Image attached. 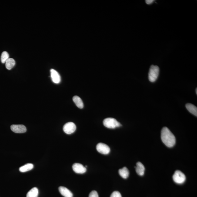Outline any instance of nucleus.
<instances>
[{
    "label": "nucleus",
    "mask_w": 197,
    "mask_h": 197,
    "mask_svg": "<svg viewBox=\"0 0 197 197\" xmlns=\"http://www.w3.org/2000/svg\"><path fill=\"white\" fill-rule=\"evenodd\" d=\"M89 197H98V192L95 190H93L89 194Z\"/></svg>",
    "instance_id": "obj_20"
},
{
    "label": "nucleus",
    "mask_w": 197,
    "mask_h": 197,
    "mask_svg": "<svg viewBox=\"0 0 197 197\" xmlns=\"http://www.w3.org/2000/svg\"><path fill=\"white\" fill-rule=\"evenodd\" d=\"M136 172L139 175L142 176L144 174L145 168L141 162H138L135 167Z\"/></svg>",
    "instance_id": "obj_11"
},
{
    "label": "nucleus",
    "mask_w": 197,
    "mask_h": 197,
    "mask_svg": "<svg viewBox=\"0 0 197 197\" xmlns=\"http://www.w3.org/2000/svg\"><path fill=\"white\" fill-rule=\"evenodd\" d=\"M97 149L98 152L103 155H107L110 151V147L106 144L102 143H98L97 145Z\"/></svg>",
    "instance_id": "obj_6"
},
{
    "label": "nucleus",
    "mask_w": 197,
    "mask_h": 197,
    "mask_svg": "<svg viewBox=\"0 0 197 197\" xmlns=\"http://www.w3.org/2000/svg\"><path fill=\"white\" fill-rule=\"evenodd\" d=\"M74 102L78 108H83L84 107L83 103L81 98L77 96H75L73 98Z\"/></svg>",
    "instance_id": "obj_13"
},
{
    "label": "nucleus",
    "mask_w": 197,
    "mask_h": 197,
    "mask_svg": "<svg viewBox=\"0 0 197 197\" xmlns=\"http://www.w3.org/2000/svg\"><path fill=\"white\" fill-rule=\"evenodd\" d=\"M110 197H122V196L120 192L116 191L112 193Z\"/></svg>",
    "instance_id": "obj_19"
},
{
    "label": "nucleus",
    "mask_w": 197,
    "mask_h": 197,
    "mask_svg": "<svg viewBox=\"0 0 197 197\" xmlns=\"http://www.w3.org/2000/svg\"><path fill=\"white\" fill-rule=\"evenodd\" d=\"M119 173L123 178L126 179L129 177V172L126 167H124L119 170Z\"/></svg>",
    "instance_id": "obj_14"
},
{
    "label": "nucleus",
    "mask_w": 197,
    "mask_h": 197,
    "mask_svg": "<svg viewBox=\"0 0 197 197\" xmlns=\"http://www.w3.org/2000/svg\"><path fill=\"white\" fill-rule=\"evenodd\" d=\"M34 165L31 163H28L19 168V170L21 172H25L30 171L33 169Z\"/></svg>",
    "instance_id": "obj_15"
},
{
    "label": "nucleus",
    "mask_w": 197,
    "mask_h": 197,
    "mask_svg": "<svg viewBox=\"0 0 197 197\" xmlns=\"http://www.w3.org/2000/svg\"><path fill=\"white\" fill-rule=\"evenodd\" d=\"M50 72L53 82L56 84L59 83L61 81V77L59 73L54 69L50 70Z\"/></svg>",
    "instance_id": "obj_9"
},
{
    "label": "nucleus",
    "mask_w": 197,
    "mask_h": 197,
    "mask_svg": "<svg viewBox=\"0 0 197 197\" xmlns=\"http://www.w3.org/2000/svg\"><path fill=\"white\" fill-rule=\"evenodd\" d=\"M186 107L188 111L195 116H197V108L196 106L190 103L186 104Z\"/></svg>",
    "instance_id": "obj_12"
},
{
    "label": "nucleus",
    "mask_w": 197,
    "mask_h": 197,
    "mask_svg": "<svg viewBox=\"0 0 197 197\" xmlns=\"http://www.w3.org/2000/svg\"><path fill=\"white\" fill-rule=\"evenodd\" d=\"M154 0H146L145 1L147 5H150L154 2Z\"/></svg>",
    "instance_id": "obj_21"
},
{
    "label": "nucleus",
    "mask_w": 197,
    "mask_h": 197,
    "mask_svg": "<svg viewBox=\"0 0 197 197\" xmlns=\"http://www.w3.org/2000/svg\"><path fill=\"white\" fill-rule=\"evenodd\" d=\"M104 125L109 129H115L121 126L122 125L117 120L112 118H107L103 120Z\"/></svg>",
    "instance_id": "obj_3"
},
{
    "label": "nucleus",
    "mask_w": 197,
    "mask_h": 197,
    "mask_svg": "<svg viewBox=\"0 0 197 197\" xmlns=\"http://www.w3.org/2000/svg\"><path fill=\"white\" fill-rule=\"evenodd\" d=\"M159 68L157 65H152L150 67L149 72V80L151 82H155L159 76Z\"/></svg>",
    "instance_id": "obj_2"
},
{
    "label": "nucleus",
    "mask_w": 197,
    "mask_h": 197,
    "mask_svg": "<svg viewBox=\"0 0 197 197\" xmlns=\"http://www.w3.org/2000/svg\"><path fill=\"white\" fill-rule=\"evenodd\" d=\"M11 130L16 133H23L26 132V128L22 124H13L11 126Z\"/></svg>",
    "instance_id": "obj_7"
},
{
    "label": "nucleus",
    "mask_w": 197,
    "mask_h": 197,
    "mask_svg": "<svg viewBox=\"0 0 197 197\" xmlns=\"http://www.w3.org/2000/svg\"><path fill=\"white\" fill-rule=\"evenodd\" d=\"M15 64L14 59L11 58H9L6 62V68L8 70H11L13 68Z\"/></svg>",
    "instance_id": "obj_17"
},
{
    "label": "nucleus",
    "mask_w": 197,
    "mask_h": 197,
    "mask_svg": "<svg viewBox=\"0 0 197 197\" xmlns=\"http://www.w3.org/2000/svg\"><path fill=\"white\" fill-rule=\"evenodd\" d=\"M38 189L36 187H34L27 193L26 197H38Z\"/></svg>",
    "instance_id": "obj_16"
},
{
    "label": "nucleus",
    "mask_w": 197,
    "mask_h": 197,
    "mask_svg": "<svg viewBox=\"0 0 197 197\" xmlns=\"http://www.w3.org/2000/svg\"><path fill=\"white\" fill-rule=\"evenodd\" d=\"M72 168L75 173L83 174L86 172L87 169L85 167L79 163H75L72 166Z\"/></svg>",
    "instance_id": "obj_8"
},
{
    "label": "nucleus",
    "mask_w": 197,
    "mask_h": 197,
    "mask_svg": "<svg viewBox=\"0 0 197 197\" xmlns=\"http://www.w3.org/2000/svg\"><path fill=\"white\" fill-rule=\"evenodd\" d=\"M76 125L73 122H69L63 126V131L68 134H71L76 130Z\"/></svg>",
    "instance_id": "obj_5"
},
{
    "label": "nucleus",
    "mask_w": 197,
    "mask_h": 197,
    "mask_svg": "<svg viewBox=\"0 0 197 197\" xmlns=\"http://www.w3.org/2000/svg\"><path fill=\"white\" fill-rule=\"evenodd\" d=\"M9 59V54L7 52L4 51L2 53L1 56V61L2 63H6Z\"/></svg>",
    "instance_id": "obj_18"
},
{
    "label": "nucleus",
    "mask_w": 197,
    "mask_h": 197,
    "mask_svg": "<svg viewBox=\"0 0 197 197\" xmlns=\"http://www.w3.org/2000/svg\"><path fill=\"white\" fill-rule=\"evenodd\" d=\"M161 138L163 143L167 147H172L175 144V137L167 127L162 129Z\"/></svg>",
    "instance_id": "obj_1"
},
{
    "label": "nucleus",
    "mask_w": 197,
    "mask_h": 197,
    "mask_svg": "<svg viewBox=\"0 0 197 197\" xmlns=\"http://www.w3.org/2000/svg\"><path fill=\"white\" fill-rule=\"evenodd\" d=\"M59 191L60 194L65 197H73V195L69 190L64 186H59Z\"/></svg>",
    "instance_id": "obj_10"
},
{
    "label": "nucleus",
    "mask_w": 197,
    "mask_h": 197,
    "mask_svg": "<svg viewBox=\"0 0 197 197\" xmlns=\"http://www.w3.org/2000/svg\"><path fill=\"white\" fill-rule=\"evenodd\" d=\"M196 94H197V89H196Z\"/></svg>",
    "instance_id": "obj_22"
},
{
    "label": "nucleus",
    "mask_w": 197,
    "mask_h": 197,
    "mask_svg": "<svg viewBox=\"0 0 197 197\" xmlns=\"http://www.w3.org/2000/svg\"><path fill=\"white\" fill-rule=\"evenodd\" d=\"M173 181L176 183L182 184L185 182L186 177L185 175L180 171L177 170L175 172L173 176Z\"/></svg>",
    "instance_id": "obj_4"
}]
</instances>
